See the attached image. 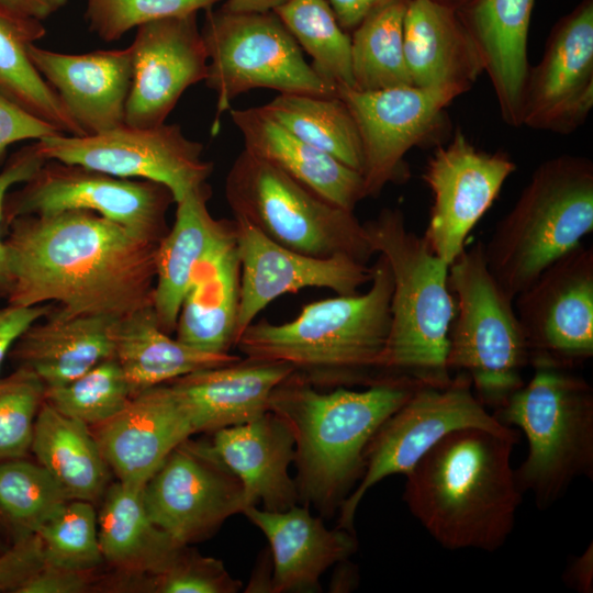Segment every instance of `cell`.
Returning a JSON list of instances; mask_svg holds the SVG:
<instances>
[{"mask_svg":"<svg viewBox=\"0 0 593 593\" xmlns=\"http://www.w3.org/2000/svg\"><path fill=\"white\" fill-rule=\"evenodd\" d=\"M4 228L8 304L110 320L153 305L159 243L86 210L19 216Z\"/></svg>","mask_w":593,"mask_h":593,"instance_id":"cell-1","label":"cell"},{"mask_svg":"<svg viewBox=\"0 0 593 593\" xmlns=\"http://www.w3.org/2000/svg\"><path fill=\"white\" fill-rule=\"evenodd\" d=\"M517 441L518 435L457 429L405 474L403 500L441 547L494 552L505 544L523 495L511 462Z\"/></svg>","mask_w":593,"mask_h":593,"instance_id":"cell-2","label":"cell"},{"mask_svg":"<svg viewBox=\"0 0 593 593\" xmlns=\"http://www.w3.org/2000/svg\"><path fill=\"white\" fill-rule=\"evenodd\" d=\"M422 384L428 383L390 374L362 391L337 387L321 392L295 372L279 383L270 411L293 434L300 500L322 517L339 510L363 474L369 440Z\"/></svg>","mask_w":593,"mask_h":593,"instance_id":"cell-3","label":"cell"},{"mask_svg":"<svg viewBox=\"0 0 593 593\" xmlns=\"http://www.w3.org/2000/svg\"><path fill=\"white\" fill-rule=\"evenodd\" d=\"M371 268L366 293L305 304L294 320L282 324L253 322L235 347L245 358L291 366L317 389L379 381L388 376L379 367L390 332L393 283L382 255Z\"/></svg>","mask_w":593,"mask_h":593,"instance_id":"cell-4","label":"cell"},{"mask_svg":"<svg viewBox=\"0 0 593 593\" xmlns=\"http://www.w3.org/2000/svg\"><path fill=\"white\" fill-rule=\"evenodd\" d=\"M374 254L392 275L391 324L380 360L382 374H405L428 384H447L449 329L455 316L449 265L424 236L410 231L402 211L384 208L362 223Z\"/></svg>","mask_w":593,"mask_h":593,"instance_id":"cell-5","label":"cell"},{"mask_svg":"<svg viewBox=\"0 0 593 593\" xmlns=\"http://www.w3.org/2000/svg\"><path fill=\"white\" fill-rule=\"evenodd\" d=\"M593 231V163L560 155L534 170L511 211L484 245L488 268L515 296Z\"/></svg>","mask_w":593,"mask_h":593,"instance_id":"cell-6","label":"cell"},{"mask_svg":"<svg viewBox=\"0 0 593 593\" xmlns=\"http://www.w3.org/2000/svg\"><path fill=\"white\" fill-rule=\"evenodd\" d=\"M493 415L528 441L515 477L539 510L553 505L574 480L593 478V390L572 370L534 367L532 378Z\"/></svg>","mask_w":593,"mask_h":593,"instance_id":"cell-7","label":"cell"},{"mask_svg":"<svg viewBox=\"0 0 593 593\" xmlns=\"http://www.w3.org/2000/svg\"><path fill=\"white\" fill-rule=\"evenodd\" d=\"M448 287L457 316L449 329L447 369L466 373L480 402L495 411L525 383L523 371L530 365L514 300L491 275L481 242L449 265Z\"/></svg>","mask_w":593,"mask_h":593,"instance_id":"cell-8","label":"cell"},{"mask_svg":"<svg viewBox=\"0 0 593 593\" xmlns=\"http://www.w3.org/2000/svg\"><path fill=\"white\" fill-rule=\"evenodd\" d=\"M235 219L298 253L346 255L367 264L374 251L354 211L323 199L270 163L244 149L225 180Z\"/></svg>","mask_w":593,"mask_h":593,"instance_id":"cell-9","label":"cell"},{"mask_svg":"<svg viewBox=\"0 0 593 593\" xmlns=\"http://www.w3.org/2000/svg\"><path fill=\"white\" fill-rule=\"evenodd\" d=\"M201 35L209 63L205 85L216 93L212 134L238 94L254 88L280 93L334 96L337 88L309 64L275 12L208 10Z\"/></svg>","mask_w":593,"mask_h":593,"instance_id":"cell-10","label":"cell"},{"mask_svg":"<svg viewBox=\"0 0 593 593\" xmlns=\"http://www.w3.org/2000/svg\"><path fill=\"white\" fill-rule=\"evenodd\" d=\"M468 427L518 435L488 411L463 372H457L444 385L418 387L369 440L363 474L340 505L337 526L354 532L357 508L373 485L393 474L405 475L441 438Z\"/></svg>","mask_w":593,"mask_h":593,"instance_id":"cell-11","label":"cell"},{"mask_svg":"<svg viewBox=\"0 0 593 593\" xmlns=\"http://www.w3.org/2000/svg\"><path fill=\"white\" fill-rule=\"evenodd\" d=\"M172 203V193L161 183L48 159L7 194L2 228L19 216L86 210L158 244L169 231L166 215Z\"/></svg>","mask_w":593,"mask_h":593,"instance_id":"cell-12","label":"cell"},{"mask_svg":"<svg viewBox=\"0 0 593 593\" xmlns=\"http://www.w3.org/2000/svg\"><path fill=\"white\" fill-rule=\"evenodd\" d=\"M36 142L47 160L161 183L170 190L175 203L206 182L213 169V164L202 158L203 145L189 139L177 124H123L100 134L56 133Z\"/></svg>","mask_w":593,"mask_h":593,"instance_id":"cell-13","label":"cell"},{"mask_svg":"<svg viewBox=\"0 0 593 593\" xmlns=\"http://www.w3.org/2000/svg\"><path fill=\"white\" fill-rule=\"evenodd\" d=\"M533 367L572 370L593 356V249L578 246L515 299Z\"/></svg>","mask_w":593,"mask_h":593,"instance_id":"cell-14","label":"cell"},{"mask_svg":"<svg viewBox=\"0 0 593 593\" xmlns=\"http://www.w3.org/2000/svg\"><path fill=\"white\" fill-rule=\"evenodd\" d=\"M356 122L361 148L365 195L378 197L409 176L406 153L443 126L445 109L462 92L455 88L396 86L373 91L339 88Z\"/></svg>","mask_w":593,"mask_h":593,"instance_id":"cell-15","label":"cell"},{"mask_svg":"<svg viewBox=\"0 0 593 593\" xmlns=\"http://www.w3.org/2000/svg\"><path fill=\"white\" fill-rule=\"evenodd\" d=\"M143 499L154 523L188 546L210 537L246 507L239 479L208 441L191 437L176 447L146 482Z\"/></svg>","mask_w":593,"mask_h":593,"instance_id":"cell-16","label":"cell"},{"mask_svg":"<svg viewBox=\"0 0 593 593\" xmlns=\"http://www.w3.org/2000/svg\"><path fill=\"white\" fill-rule=\"evenodd\" d=\"M515 169L506 153L477 148L459 128L436 147L423 174L433 194L423 236L438 257L450 265L466 249L471 230Z\"/></svg>","mask_w":593,"mask_h":593,"instance_id":"cell-17","label":"cell"},{"mask_svg":"<svg viewBox=\"0 0 593 593\" xmlns=\"http://www.w3.org/2000/svg\"><path fill=\"white\" fill-rule=\"evenodd\" d=\"M235 223L240 265L236 343L257 314L284 293L326 288L353 295L371 281L372 268L346 255L315 257L286 248L240 219ZM236 346V345H235Z\"/></svg>","mask_w":593,"mask_h":593,"instance_id":"cell-18","label":"cell"},{"mask_svg":"<svg viewBox=\"0 0 593 593\" xmlns=\"http://www.w3.org/2000/svg\"><path fill=\"white\" fill-rule=\"evenodd\" d=\"M593 107V4L589 0L551 33L540 61L529 67L522 125L569 134Z\"/></svg>","mask_w":593,"mask_h":593,"instance_id":"cell-19","label":"cell"},{"mask_svg":"<svg viewBox=\"0 0 593 593\" xmlns=\"http://www.w3.org/2000/svg\"><path fill=\"white\" fill-rule=\"evenodd\" d=\"M130 45L133 77L125 107V124H164L182 93L204 80L208 53L197 13L149 21L136 27Z\"/></svg>","mask_w":593,"mask_h":593,"instance_id":"cell-20","label":"cell"},{"mask_svg":"<svg viewBox=\"0 0 593 593\" xmlns=\"http://www.w3.org/2000/svg\"><path fill=\"white\" fill-rule=\"evenodd\" d=\"M118 481L144 486L194 433L188 410L166 382L133 395L114 416L89 427Z\"/></svg>","mask_w":593,"mask_h":593,"instance_id":"cell-21","label":"cell"},{"mask_svg":"<svg viewBox=\"0 0 593 593\" xmlns=\"http://www.w3.org/2000/svg\"><path fill=\"white\" fill-rule=\"evenodd\" d=\"M29 56L85 136L125 124L133 77L130 46L64 54L32 44Z\"/></svg>","mask_w":593,"mask_h":593,"instance_id":"cell-22","label":"cell"},{"mask_svg":"<svg viewBox=\"0 0 593 593\" xmlns=\"http://www.w3.org/2000/svg\"><path fill=\"white\" fill-rule=\"evenodd\" d=\"M269 541L272 555L271 593L317 591L321 575L333 564L348 560L358 549L354 532L327 528L309 506L296 504L272 512L246 507L243 513Z\"/></svg>","mask_w":593,"mask_h":593,"instance_id":"cell-23","label":"cell"},{"mask_svg":"<svg viewBox=\"0 0 593 593\" xmlns=\"http://www.w3.org/2000/svg\"><path fill=\"white\" fill-rule=\"evenodd\" d=\"M211 434L208 444L242 482L246 507L260 503L264 510L281 512L298 503V486L289 474L294 437L280 416L268 411L254 421Z\"/></svg>","mask_w":593,"mask_h":593,"instance_id":"cell-24","label":"cell"},{"mask_svg":"<svg viewBox=\"0 0 593 593\" xmlns=\"http://www.w3.org/2000/svg\"><path fill=\"white\" fill-rule=\"evenodd\" d=\"M294 372L283 362L244 358L168 383L189 412L194 433L254 421L270 411L276 387Z\"/></svg>","mask_w":593,"mask_h":593,"instance_id":"cell-25","label":"cell"},{"mask_svg":"<svg viewBox=\"0 0 593 593\" xmlns=\"http://www.w3.org/2000/svg\"><path fill=\"white\" fill-rule=\"evenodd\" d=\"M404 56L413 86L467 92L483 72L478 49L452 8L438 0H409Z\"/></svg>","mask_w":593,"mask_h":593,"instance_id":"cell-26","label":"cell"},{"mask_svg":"<svg viewBox=\"0 0 593 593\" xmlns=\"http://www.w3.org/2000/svg\"><path fill=\"white\" fill-rule=\"evenodd\" d=\"M247 152L270 163L328 202L354 211L366 198L359 171L300 139L260 108L231 110Z\"/></svg>","mask_w":593,"mask_h":593,"instance_id":"cell-27","label":"cell"},{"mask_svg":"<svg viewBox=\"0 0 593 593\" xmlns=\"http://www.w3.org/2000/svg\"><path fill=\"white\" fill-rule=\"evenodd\" d=\"M100 316L66 315L57 306L30 325L8 358L35 373L45 388L65 384L114 357L113 322Z\"/></svg>","mask_w":593,"mask_h":593,"instance_id":"cell-28","label":"cell"},{"mask_svg":"<svg viewBox=\"0 0 593 593\" xmlns=\"http://www.w3.org/2000/svg\"><path fill=\"white\" fill-rule=\"evenodd\" d=\"M533 4L534 0H474L462 22L490 78L501 116L513 127L522 126Z\"/></svg>","mask_w":593,"mask_h":593,"instance_id":"cell-29","label":"cell"},{"mask_svg":"<svg viewBox=\"0 0 593 593\" xmlns=\"http://www.w3.org/2000/svg\"><path fill=\"white\" fill-rule=\"evenodd\" d=\"M240 265L235 223L195 268L176 325V338L193 348L227 354L236 345Z\"/></svg>","mask_w":593,"mask_h":593,"instance_id":"cell-30","label":"cell"},{"mask_svg":"<svg viewBox=\"0 0 593 593\" xmlns=\"http://www.w3.org/2000/svg\"><path fill=\"white\" fill-rule=\"evenodd\" d=\"M211 187L204 182L179 200L171 228L156 249L153 307L159 326L176 329L179 312L200 261L234 226V220H215L209 209Z\"/></svg>","mask_w":593,"mask_h":593,"instance_id":"cell-31","label":"cell"},{"mask_svg":"<svg viewBox=\"0 0 593 593\" xmlns=\"http://www.w3.org/2000/svg\"><path fill=\"white\" fill-rule=\"evenodd\" d=\"M143 488L120 481L109 485L97 516L103 561L127 580L161 572L186 546L150 518Z\"/></svg>","mask_w":593,"mask_h":593,"instance_id":"cell-32","label":"cell"},{"mask_svg":"<svg viewBox=\"0 0 593 593\" xmlns=\"http://www.w3.org/2000/svg\"><path fill=\"white\" fill-rule=\"evenodd\" d=\"M114 358L133 395L181 376L235 362L239 356L193 348L159 326L153 305L138 309L113 322Z\"/></svg>","mask_w":593,"mask_h":593,"instance_id":"cell-33","label":"cell"},{"mask_svg":"<svg viewBox=\"0 0 593 593\" xmlns=\"http://www.w3.org/2000/svg\"><path fill=\"white\" fill-rule=\"evenodd\" d=\"M31 452L69 500L94 503L109 486L110 468L89 426L45 401L35 421Z\"/></svg>","mask_w":593,"mask_h":593,"instance_id":"cell-34","label":"cell"},{"mask_svg":"<svg viewBox=\"0 0 593 593\" xmlns=\"http://www.w3.org/2000/svg\"><path fill=\"white\" fill-rule=\"evenodd\" d=\"M45 34L41 21L0 7V92L59 132L85 136L29 56L30 45Z\"/></svg>","mask_w":593,"mask_h":593,"instance_id":"cell-35","label":"cell"},{"mask_svg":"<svg viewBox=\"0 0 593 593\" xmlns=\"http://www.w3.org/2000/svg\"><path fill=\"white\" fill-rule=\"evenodd\" d=\"M259 108L300 139L361 174L359 132L347 104L338 94L280 93Z\"/></svg>","mask_w":593,"mask_h":593,"instance_id":"cell-36","label":"cell"},{"mask_svg":"<svg viewBox=\"0 0 593 593\" xmlns=\"http://www.w3.org/2000/svg\"><path fill=\"white\" fill-rule=\"evenodd\" d=\"M407 2L389 0L355 27L350 37L354 89L373 91L412 85L403 40Z\"/></svg>","mask_w":593,"mask_h":593,"instance_id":"cell-37","label":"cell"},{"mask_svg":"<svg viewBox=\"0 0 593 593\" xmlns=\"http://www.w3.org/2000/svg\"><path fill=\"white\" fill-rule=\"evenodd\" d=\"M68 501L37 461L24 457L0 462V532L11 545L35 535Z\"/></svg>","mask_w":593,"mask_h":593,"instance_id":"cell-38","label":"cell"},{"mask_svg":"<svg viewBox=\"0 0 593 593\" xmlns=\"http://www.w3.org/2000/svg\"><path fill=\"white\" fill-rule=\"evenodd\" d=\"M311 66L337 88H354L351 38L338 23L327 0H288L273 11Z\"/></svg>","mask_w":593,"mask_h":593,"instance_id":"cell-39","label":"cell"},{"mask_svg":"<svg viewBox=\"0 0 593 593\" xmlns=\"http://www.w3.org/2000/svg\"><path fill=\"white\" fill-rule=\"evenodd\" d=\"M132 396L130 384L114 357L65 384L45 389L47 404L89 427L114 416Z\"/></svg>","mask_w":593,"mask_h":593,"instance_id":"cell-40","label":"cell"},{"mask_svg":"<svg viewBox=\"0 0 593 593\" xmlns=\"http://www.w3.org/2000/svg\"><path fill=\"white\" fill-rule=\"evenodd\" d=\"M44 563L94 571L103 561L98 517L91 502L68 501L36 533Z\"/></svg>","mask_w":593,"mask_h":593,"instance_id":"cell-41","label":"cell"},{"mask_svg":"<svg viewBox=\"0 0 593 593\" xmlns=\"http://www.w3.org/2000/svg\"><path fill=\"white\" fill-rule=\"evenodd\" d=\"M45 385L25 368L0 377V462L27 457Z\"/></svg>","mask_w":593,"mask_h":593,"instance_id":"cell-42","label":"cell"},{"mask_svg":"<svg viewBox=\"0 0 593 593\" xmlns=\"http://www.w3.org/2000/svg\"><path fill=\"white\" fill-rule=\"evenodd\" d=\"M89 30L105 43L149 21L209 10L219 0H86Z\"/></svg>","mask_w":593,"mask_h":593,"instance_id":"cell-43","label":"cell"},{"mask_svg":"<svg viewBox=\"0 0 593 593\" xmlns=\"http://www.w3.org/2000/svg\"><path fill=\"white\" fill-rule=\"evenodd\" d=\"M138 580L139 589L155 593H236L242 589L221 560L204 557L188 545L165 570Z\"/></svg>","mask_w":593,"mask_h":593,"instance_id":"cell-44","label":"cell"},{"mask_svg":"<svg viewBox=\"0 0 593 593\" xmlns=\"http://www.w3.org/2000/svg\"><path fill=\"white\" fill-rule=\"evenodd\" d=\"M46 160L35 142L12 154L0 171V299H7L10 289V273L2 238L4 200L13 186L25 183L33 178Z\"/></svg>","mask_w":593,"mask_h":593,"instance_id":"cell-45","label":"cell"},{"mask_svg":"<svg viewBox=\"0 0 593 593\" xmlns=\"http://www.w3.org/2000/svg\"><path fill=\"white\" fill-rule=\"evenodd\" d=\"M56 133L61 132L0 92V165L10 145L26 139L38 141Z\"/></svg>","mask_w":593,"mask_h":593,"instance_id":"cell-46","label":"cell"},{"mask_svg":"<svg viewBox=\"0 0 593 593\" xmlns=\"http://www.w3.org/2000/svg\"><path fill=\"white\" fill-rule=\"evenodd\" d=\"M43 564L44 555L37 534L9 546L0 553V593H15Z\"/></svg>","mask_w":593,"mask_h":593,"instance_id":"cell-47","label":"cell"},{"mask_svg":"<svg viewBox=\"0 0 593 593\" xmlns=\"http://www.w3.org/2000/svg\"><path fill=\"white\" fill-rule=\"evenodd\" d=\"M93 571L44 563L15 593H82L91 589Z\"/></svg>","mask_w":593,"mask_h":593,"instance_id":"cell-48","label":"cell"},{"mask_svg":"<svg viewBox=\"0 0 593 593\" xmlns=\"http://www.w3.org/2000/svg\"><path fill=\"white\" fill-rule=\"evenodd\" d=\"M53 306V303L35 306L0 305V370L21 334L49 313Z\"/></svg>","mask_w":593,"mask_h":593,"instance_id":"cell-49","label":"cell"},{"mask_svg":"<svg viewBox=\"0 0 593 593\" xmlns=\"http://www.w3.org/2000/svg\"><path fill=\"white\" fill-rule=\"evenodd\" d=\"M564 583L580 593L593 592V546L592 542L569 562L562 575Z\"/></svg>","mask_w":593,"mask_h":593,"instance_id":"cell-50","label":"cell"},{"mask_svg":"<svg viewBox=\"0 0 593 593\" xmlns=\"http://www.w3.org/2000/svg\"><path fill=\"white\" fill-rule=\"evenodd\" d=\"M389 0H327L338 23L355 29L371 11Z\"/></svg>","mask_w":593,"mask_h":593,"instance_id":"cell-51","label":"cell"},{"mask_svg":"<svg viewBox=\"0 0 593 593\" xmlns=\"http://www.w3.org/2000/svg\"><path fill=\"white\" fill-rule=\"evenodd\" d=\"M68 0H0V7L21 16L45 21L67 4Z\"/></svg>","mask_w":593,"mask_h":593,"instance_id":"cell-52","label":"cell"},{"mask_svg":"<svg viewBox=\"0 0 593 593\" xmlns=\"http://www.w3.org/2000/svg\"><path fill=\"white\" fill-rule=\"evenodd\" d=\"M288 0H227L222 7L234 13L273 12Z\"/></svg>","mask_w":593,"mask_h":593,"instance_id":"cell-53","label":"cell"},{"mask_svg":"<svg viewBox=\"0 0 593 593\" xmlns=\"http://www.w3.org/2000/svg\"><path fill=\"white\" fill-rule=\"evenodd\" d=\"M8 547H4L2 546V544L0 542V553H2Z\"/></svg>","mask_w":593,"mask_h":593,"instance_id":"cell-54","label":"cell"}]
</instances>
